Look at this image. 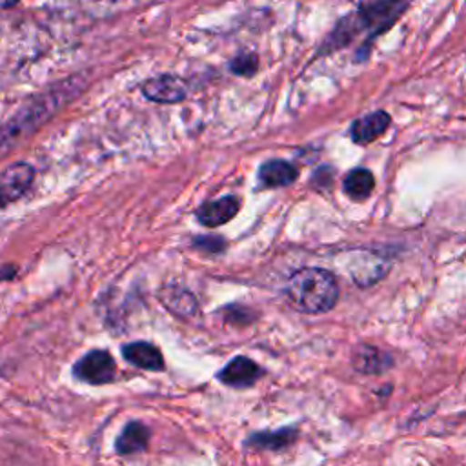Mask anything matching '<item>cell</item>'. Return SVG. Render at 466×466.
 Returning a JSON list of instances; mask_svg holds the SVG:
<instances>
[{
  "label": "cell",
  "mask_w": 466,
  "mask_h": 466,
  "mask_svg": "<svg viewBox=\"0 0 466 466\" xmlns=\"http://www.w3.org/2000/svg\"><path fill=\"white\" fill-rule=\"evenodd\" d=\"M406 2H371L360 4L355 13L346 15L333 27L331 36L326 40L324 53L340 49L359 35H368L370 38L386 31L404 11Z\"/></svg>",
  "instance_id": "obj_1"
},
{
  "label": "cell",
  "mask_w": 466,
  "mask_h": 466,
  "mask_svg": "<svg viewBox=\"0 0 466 466\" xmlns=\"http://www.w3.org/2000/svg\"><path fill=\"white\" fill-rule=\"evenodd\" d=\"M286 299L300 313H326L339 300V284L324 268H300L288 279Z\"/></svg>",
  "instance_id": "obj_2"
},
{
  "label": "cell",
  "mask_w": 466,
  "mask_h": 466,
  "mask_svg": "<svg viewBox=\"0 0 466 466\" xmlns=\"http://www.w3.org/2000/svg\"><path fill=\"white\" fill-rule=\"evenodd\" d=\"M71 80L55 86L33 100H27L4 126H0V155H4L9 147H13L15 140L35 131L40 124H44L62 104L73 95Z\"/></svg>",
  "instance_id": "obj_3"
},
{
  "label": "cell",
  "mask_w": 466,
  "mask_h": 466,
  "mask_svg": "<svg viewBox=\"0 0 466 466\" xmlns=\"http://www.w3.org/2000/svg\"><path fill=\"white\" fill-rule=\"evenodd\" d=\"M73 375L82 382L100 386L115 380L116 364L109 351L91 350L75 362Z\"/></svg>",
  "instance_id": "obj_4"
},
{
  "label": "cell",
  "mask_w": 466,
  "mask_h": 466,
  "mask_svg": "<svg viewBox=\"0 0 466 466\" xmlns=\"http://www.w3.org/2000/svg\"><path fill=\"white\" fill-rule=\"evenodd\" d=\"M35 167L27 162H15L0 173V208L18 200L33 184Z\"/></svg>",
  "instance_id": "obj_5"
},
{
  "label": "cell",
  "mask_w": 466,
  "mask_h": 466,
  "mask_svg": "<svg viewBox=\"0 0 466 466\" xmlns=\"http://www.w3.org/2000/svg\"><path fill=\"white\" fill-rule=\"evenodd\" d=\"M262 373H264L262 368L255 360H251L244 355H238V357L231 359L217 373V379L229 388H249L262 377Z\"/></svg>",
  "instance_id": "obj_6"
},
{
  "label": "cell",
  "mask_w": 466,
  "mask_h": 466,
  "mask_svg": "<svg viewBox=\"0 0 466 466\" xmlns=\"http://www.w3.org/2000/svg\"><path fill=\"white\" fill-rule=\"evenodd\" d=\"M142 93L146 98L158 102V104H175L186 98L187 87L182 78L173 75H160L149 78L142 86Z\"/></svg>",
  "instance_id": "obj_7"
},
{
  "label": "cell",
  "mask_w": 466,
  "mask_h": 466,
  "mask_svg": "<svg viewBox=\"0 0 466 466\" xmlns=\"http://www.w3.org/2000/svg\"><path fill=\"white\" fill-rule=\"evenodd\" d=\"M240 209V200L233 195L209 200L197 209V218L206 228H217L229 222Z\"/></svg>",
  "instance_id": "obj_8"
},
{
  "label": "cell",
  "mask_w": 466,
  "mask_h": 466,
  "mask_svg": "<svg viewBox=\"0 0 466 466\" xmlns=\"http://www.w3.org/2000/svg\"><path fill=\"white\" fill-rule=\"evenodd\" d=\"M390 122L391 120L386 111H373L364 116H359L357 120H353V124L350 127L351 140L360 146L371 144L375 138H379L388 129Z\"/></svg>",
  "instance_id": "obj_9"
},
{
  "label": "cell",
  "mask_w": 466,
  "mask_h": 466,
  "mask_svg": "<svg viewBox=\"0 0 466 466\" xmlns=\"http://www.w3.org/2000/svg\"><path fill=\"white\" fill-rule=\"evenodd\" d=\"M122 357L133 364L135 368L147 370V371H162L164 370V357L160 350L149 342L137 340L122 346Z\"/></svg>",
  "instance_id": "obj_10"
},
{
  "label": "cell",
  "mask_w": 466,
  "mask_h": 466,
  "mask_svg": "<svg viewBox=\"0 0 466 466\" xmlns=\"http://www.w3.org/2000/svg\"><path fill=\"white\" fill-rule=\"evenodd\" d=\"M149 437H151V431L149 428L140 422V420H129L120 435L116 437L115 441V450L118 455L122 457H127V455H137L140 451H144L149 444Z\"/></svg>",
  "instance_id": "obj_11"
},
{
  "label": "cell",
  "mask_w": 466,
  "mask_h": 466,
  "mask_svg": "<svg viewBox=\"0 0 466 466\" xmlns=\"http://www.w3.org/2000/svg\"><path fill=\"white\" fill-rule=\"evenodd\" d=\"M299 437V430L295 426H286L275 431H255L246 439V446L257 450L279 451L291 446Z\"/></svg>",
  "instance_id": "obj_12"
},
{
  "label": "cell",
  "mask_w": 466,
  "mask_h": 466,
  "mask_svg": "<svg viewBox=\"0 0 466 466\" xmlns=\"http://www.w3.org/2000/svg\"><path fill=\"white\" fill-rule=\"evenodd\" d=\"M297 167L286 160H268L258 167V182L264 187H286L297 180Z\"/></svg>",
  "instance_id": "obj_13"
},
{
  "label": "cell",
  "mask_w": 466,
  "mask_h": 466,
  "mask_svg": "<svg viewBox=\"0 0 466 466\" xmlns=\"http://www.w3.org/2000/svg\"><path fill=\"white\" fill-rule=\"evenodd\" d=\"M393 364L391 357L377 348L360 346L353 355V366L360 373H382Z\"/></svg>",
  "instance_id": "obj_14"
},
{
  "label": "cell",
  "mask_w": 466,
  "mask_h": 466,
  "mask_svg": "<svg viewBox=\"0 0 466 466\" xmlns=\"http://www.w3.org/2000/svg\"><path fill=\"white\" fill-rule=\"evenodd\" d=\"M375 186V178L370 169L355 167L344 177V191L353 200H366Z\"/></svg>",
  "instance_id": "obj_15"
},
{
  "label": "cell",
  "mask_w": 466,
  "mask_h": 466,
  "mask_svg": "<svg viewBox=\"0 0 466 466\" xmlns=\"http://www.w3.org/2000/svg\"><path fill=\"white\" fill-rule=\"evenodd\" d=\"M164 302L166 306L177 313V315H182V317H187L191 315L195 309H197V302L193 299V295L186 289H171V291H166L164 293Z\"/></svg>",
  "instance_id": "obj_16"
},
{
  "label": "cell",
  "mask_w": 466,
  "mask_h": 466,
  "mask_svg": "<svg viewBox=\"0 0 466 466\" xmlns=\"http://www.w3.org/2000/svg\"><path fill=\"white\" fill-rule=\"evenodd\" d=\"M258 69V58L255 53H242L229 62V71L238 76H253Z\"/></svg>",
  "instance_id": "obj_17"
},
{
  "label": "cell",
  "mask_w": 466,
  "mask_h": 466,
  "mask_svg": "<svg viewBox=\"0 0 466 466\" xmlns=\"http://www.w3.org/2000/svg\"><path fill=\"white\" fill-rule=\"evenodd\" d=\"M195 244H197L198 248H202V249H208V251H220V249L224 248V240H222V238H218V237H211V238H208V237H204V238H197V240H195Z\"/></svg>",
  "instance_id": "obj_18"
}]
</instances>
